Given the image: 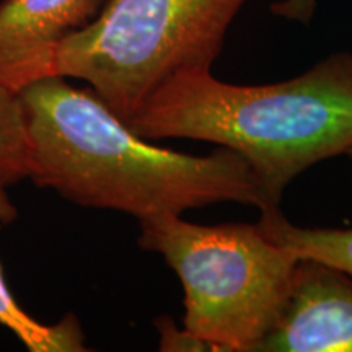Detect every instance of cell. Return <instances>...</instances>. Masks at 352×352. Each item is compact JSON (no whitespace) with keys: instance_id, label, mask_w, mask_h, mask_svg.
<instances>
[{"instance_id":"cell-6","label":"cell","mask_w":352,"mask_h":352,"mask_svg":"<svg viewBox=\"0 0 352 352\" xmlns=\"http://www.w3.org/2000/svg\"><path fill=\"white\" fill-rule=\"evenodd\" d=\"M108 0H3L0 3V82L20 91L52 76L65 38L96 19Z\"/></svg>"},{"instance_id":"cell-10","label":"cell","mask_w":352,"mask_h":352,"mask_svg":"<svg viewBox=\"0 0 352 352\" xmlns=\"http://www.w3.org/2000/svg\"><path fill=\"white\" fill-rule=\"evenodd\" d=\"M155 327L160 333V351H210L206 342L184 329L176 328L173 320L168 316L157 318Z\"/></svg>"},{"instance_id":"cell-9","label":"cell","mask_w":352,"mask_h":352,"mask_svg":"<svg viewBox=\"0 0 352 352\" xmlns=\"http://www.w3.org/2000/svg\"><path fill=\"white\" fill-rule=\"evenodd\" d=\"M30 142L20 94L0 82V183L30 178Z\"/></svg>"},{"instance_id":"cell-5","label":"cell","mask_w":352,"mask_h":352,"mask_svg":"<svg viewBox=\"0 0 352 352\" xmlns=\"http://www.w3.org/2000/svg\"><path fill=\"white\" fill-rule=\"evenodd\" d=\"M256 352H352V276L298 258L287 302Z\"/></svg>"},{"instance_id":"cell-3","label":"cell","mask_w":352,"mask_h":352,"mask_svg":"<svg viewBox=\"0 0 352 352\" xmlns=\"http://www.w3.org/2000/svg\"><path fill=\"white\" fill-rule=\"evenodd\" d=\"M139 246L158 253L184 290L183 329L210 351L256 352L287 302L298 256L259 223L140 220Z\"/></svg>"},{"instance_id":"cell-1","label":"cell","mask_w":352,"mask_h":352,"mask_svg":"<svg viewBox=\"0 0 352 352\" xmlns=\"http://www.w3.org/2000/svg\"><path fill=\"white\" fill-rule=\"evenodd\" d=\"M30 142V179L83 208L139 220L236 202L276 209L243 155L219 147L188 155L140 138L91 90L63 76L19 91Z\"/></svg>"},{"instance_id":"cell-12","label":"cell","mask_w":352,"mask_h":352,"mask_svg":"<svg viewBox=\"0 0 352 352\" xmlns=\"http://www.w3.org/2000/svg\"><path fill=\"white\" fill-rule=\"evenodd\" d=\"M347 157H349V158H351V162H352V148H351L349 152H347Z\"/></svg>"},{"instance_id":"cell-11","label":"cell","mask_w":352,"mask_h":352,"mask_svg":"<svg viewBox=\"0 0 352 352\" xmlns=\"http://www.w3.org/2000/svg\"><path fill=\"white\" fill-rule=\"evenodd\" d=\"M316 0H283L271 6V10L274 15L284 16L287 20L302 21L308 23L315 12Z\"/></svg>"},{"instance_id":"cell-8","label":"cell","mask_w":352,"mask_h":352,"mask_svg":"<svg viewBox=\"0 0 352 352\" xmlns=\"http://www.w3.org/2000/svg\"><path fill=\"white\" fill-rule=\"evenodd\" d=\"M272 240L298 258H310L352 276V228L298 227L279 208L261 212L258 220Z\"/></svg>"},{"instance_id":"cell-2","label":"cell","mask_w":352,"mask_h":352,"mask_svg":"<svg viewBox=\"0 0 352 352\" xmlns=\"http://www.w3.org/2000/svg\"><path fill=\"white\" fill-rule=\"evenodd\" d=\"M126 124L147 140L192 139L239 152L279 206L302 171L352 148V54L336 52L270 85L184 70L155 88Z\"/></svg>"},{"instance_id":"cell-4","label":"cell","mask_w":352,"mask_h":352,"mask_svg":"<svg viewBox=\"0 0 352 352\" xmlns=\"http://www.w3.org/2000/svg\"><path fill=\"white\" fill-rule=\"evenodd\" d=\"M248 0H108L57 46L52 74L85 82L122 121L170 77L209 69Z\"/></svg>"},{"instance_id":"cell-7","label":"cell","mask_w":352,"mask_h":352,"mask_svg":"<svg viewBox=\"0 0 352 352\" xmlns=\"http://www.w3.org/2000/svg\"><path fill=\"white\" fill-rule=\"evenodd\" d=\"M0 183V223H10L16 219V208L12 204ZM0 324L15 334L30 352H80L87 351L80 321L74 315L54 324L41 323L19 305L3 279L0 266Z\"/></svg>"}]
</instances>
